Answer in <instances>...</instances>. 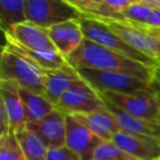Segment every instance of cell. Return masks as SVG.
Wrapping results in <instances>:
<instances>
[{
    "label": "cell",
    "mask_w": 160,
    "mask_h": 160,
    "mask_svg": "<svg viewBox=\"0 0 160 160\" xmlns=\"http://www.w3.org/2000/svg\"><path fill=\"white\" fill-rule=\"evenodd\" d=\"M67 62L76 69L90 68L105 71H118L135 76L151 83L156 77L157 66H148L105 48L87 38L66 58Z\"/></svg>",
    "instance_id": "1"
},
{
    "label": "cell",
    "mask_w": 160,
    "mask_h": 160,
    "mask_svg": "<svg viewBox=\"0 0 160 160\" xmlns=\"http://www.w3.org/2000/svg\"><path fill=\"white\" fill-rule=\"evenodd\" d=\"M46 71L31 58L3 44L0 56V79L44 96Z\"/></svg>",
    "instance_id": "2"
},
{
    "label": "cell",
    "mask_w": 160,
    "mask_h": 160,
    "mask_svg": "<svg viewBox=\"0 0 160 160\" xmlns=\"http://www.w3.org/2000/svg\"><path fill=\"white\" fill-rule=\"evenodd\" d=\"M79 23L81 25L85 38L87 40L92 41L110 51L126 56L131 59L137 60L142 64L148 65V66H157L156 60L128 45L101 21L82 16L79 19Z\"/></svg>",
    "instance_id": "3"
},
{
    "label": "cell",
    "mask_w": 160,
    "mask_h": 160,
    "mask_svg": "<svg viewBox=\"0 0 160 160\" xmlns=\"http://www.w3.org/2000/svg\"><path fill=\"white\" fill-rule=\"evenodd\" d=\"M25 12L28 22L46 30L82 17L69 0H25Z\"/></svg>",
    "instance_id": "4"
},
{
    "label": "cell",
    "mask_w": 160,
    "mask_h": 160,
    "mask_svg": "<svg viewBox=\"0 0 160 160\" xmlns=\"http://www.w3.org/2000/svg\"><path fill=\"white\" fill-rule=\"evenodd\" d=\"M80 77L91 86L97 92H114L133 94L149 88V83L135 76L118 71H105L98 69H77Z\"/></svg>",
    "instance_id": "5"
},
{
    "label": "cell",
    "mask_w": 160,
    "mask_h": 160,
    "mask_svg": "<svg viewBox=\"0 0 160 160\" xmlns=\"http://www.w3.org/2000/svg\"><path fill=\"white\" fill-rule=\"evenodd\" d=\"M97 20V19H96ZM107 24L123 41L153 60H160V32L133 24L127 21L99 20Z\"/></svg>",
    "instance_id": "6"
},
{
    "label": "cell",
    "mask_w": 160,
    "mask_h": 160,
    "mask_svg": "<svg viewBox=\"0 0 160 160\" xmlns=\"http://www.w3.org/2000/svg\"><path fill=\"white\" fill-rule=\"evenodd\" d=\"M104 107V101L100 94L82 78L73 83L56 104V109L62 112L65 115L92 113Z\"/></svg>",
    "instance_id": "7"
},
{
    "label": "cell",
    "mask_w": 160,
    "mask_h": 160,
    "mask_svg": "<svg viewBox=\"0 0 160 160\" xmlns=\"http://www.w3.org/2000/svg\"><path fill=\"white\" fill-rule=\"evenodd\" d=\"M104 100L109 101L129 115L145 120L160 118V111L155 94L150 88L140 90L133 94H122L114 92H98Z\"/></svg>",
    "instance_id": "8"
},
{
    "label": "cell",
    "mask_w": 160,
    "mask_h": 160,
    "mask_svg": "<svg viewBox=\"0 0 160 160\" xmlns=\"http://www.w3.org/2000/svg\"><path fill=\"white\" fill-rule=\"evenodd\" d=\"M103 140L80 124L73 116L66 115V145L81 160H92L96 149Z\"/></svg>",
    "instance_id": "9"
},
{
    "label": "cell",
    "mask_w": 160,
    "mask_h": 160,
    "mask_svg": "<svg viewBox=\"0 0 160 160\" xmlns=\"http://www.w3.org/2000/svg\"><path fill=\"white\" fill-rule=\"evenodd\" d=\"M25 127L36 134L48 149L66 145V115L59 110L55 109L45 118L28 123Z\"/></svg>",
    "instance_id": "10"
},
{
    "label": "cell",
    "mask_w": 160,
    "mask_h": 160,
    "mask_svg": "<svg viewBox=\"0 0 160 160\" xmlns=\"http://www.w3.org/2000/svg\"><path fill=\"white\" fill-rule=\"evenodd\" d=\"M103 101H104L105 107L113 114L114 118L116 120L120 132L131 134V135L160 139V118L145 120V118H136V116L129 115L126 112L120 110L114 104L110 103L109 101L104 100V99Z\"/></svg>",
    "instance_id": "11"
},
{
    "label": "cell",
    "mask_w": 160,
    "mask_h": 160,
    "mask_svg": "<svg viewBox=\"0 0 160 160\" xmlns=\"http://www.w3.org/2000/svg\"><path fill=\"white\" fill-rule=\"evenodd\" d=\"M112 142L136 160H160V139L118 132Z\"/></svg>",
    "instance_id": "12"
},
{
    "label": "cell",
    "mask_w": 160,
    "mask_h": 160,
    "mask_svg": "<svg viewBox=\"0 0 160 160\" xmlns=\"http://www.w3.org/2000/svg\"><path fill=\"white\" fill-rule=\"evenodd\" d=\"M5 36L32 51H57L49 38L47 30L31 22H25L12 28L8 33H5Z\"/></svg>",
    "instance_id": "13"
},
{
    "label": "cell",
    "mask_w": 160,
    "mask_h": 160,
    "mask_svg": "<svg viewBox=\"0 0 160 160\" xmlns=\"http://www.w3.org/2000/svg\"><path fill=\"white\" fill-rule=\"evenodd\" d=\"M47 32L56 49L65 58L72 54L85 40L79 19L55 25L51 29H47Z\"/></svg>",
    "instance_id": "14"
},
{
    "label": "cell",
    "mask_w": 160,
    "mask_h": 160,
    "mask_svg": "<svg viewBox=\"0 0 160 160\" xmlns=\"http://www.w3.org/2000/svg\"><path fill=\"white\" fill-rule=\"evenodd\" d=\"M46 85L44 97L56 107L62 94L75 82L81 80L78 70L67 62L64 67L57 70L46 71Z\"/></svg>",
    "instance_id": "15"
},
{
    "label": "cell",
    "mask_w": 160,
    "mask_h": 160,
    "mask_svg": "<svg viewBox=\"0 0 160 160\" xmlns=\"http://www.w3.org/2000/svg\"><path fill=\"white\" fill-rule=\"evenodd\" d=\"M71 116H73L80 124L87 127L103 142L112 140L113 136L120 132L116 120L107 107L92 113L76 114Z\"/></svg>",
    "instance_id": "16"
},
{
    "label": "cell",
    "mask_w": 160,
    "mask_h": 160,
    "mask_svg": "<svg viewBox=\"0 0 160 160\" xmlns=\"http://www.w3.org/2000/svg\"><path fill=\"white\" fill-rule=\"evenodd\" d=\"M0 99L1 104L9 116L11 129L13 132L25 127L24 111L20 96V87L9 80L0 79Z\"/></svg>",
    "instance_id": "17"
},
{
    "label": "cell",
    "mask_w": 160,
    "mask_h": 160,
    "mask_svg": "<svg viewBox=\"0 0 160 160\" xmlns=\"http://www.w3.org/2000/svg\"><path fill=\"white\" fill-rule=\"evenodd\" d=\"M5 45L16 49L17 52L23 54L27 57L31 58L38 66L42 67L45 71L57 70L67 64L66 58L57 51H32V49H28L19 45L18 43L12 41L8 36H5Z\"/></svg>",
    "instance_id": "18"
},
{
    "label": "cell",
    "mask_w": 160,
    "mask_h": 160,
    "mask_svg": "<svg viewBox=\"0 0 160 160\" xmlns=\"http://www.w3.org/2000/svg\"><path fill=\"white\" fill-rule=\"evenodd\" d=\"M20 96L27 124L45 118L56 109L55 105L49 102L43 94H38L20 88Z\"/></svg>",
    "instance_id": "19"
},
{
    "label": "cell",
    "mask_w": 160,
    "mask_h": 160,
    "mask_svg": "<svg viewBox=\"0 0 160 160\" xmlns=\"http://www.w3.org/2000/svg\"><path fill=\"white\" fill-rule=\"evenodd\" d=\"M25 22V0H0V28L3 34Z\"/></svg>",
    "instance_id": "20"
},
{
    "label": "cell",
    "mask_w": 160,
    "mask_h": 160,
    "mask_svg": "<svg viewBox=\"0 0 160 160\" xmlns=\"http://www.w3.org/2000/svg\"><path fill=\"white\" fill-rule=\"evenodd\" d=\"M27 160H46L48 148L33 132L23 127L14 132Z\"/></svg>",
    "instance_id": "21"
},
{
    "label": "cell",
    "mask_w": 160,
    "mask_h": 160,
    "mask_svg": "<svg viewBox=\"0 0 160 160\" xmlns=\"http://www.w3.org/2000/svg\"><path fill=\"white\" fill-rule=\"evenodd\" d=\"M152 12V8L148 6L145 0H134L131 6L123 11V17L129 23L145 27Z\"/></svg>",
    "instance_id": "22"
},
{
    "label": "cell",
    "mask_w": 160,
    "mask_h": 160,
    "mask_svg": "<svg viewBox=\"0 0 160 160\" xmlns=\"http://www.w3.org/2000/svg\"><path fill=\"white\" fill-rule=\"evenodd\" d=\"M0 160H27L13 131L0 137Z\"/></svg>",
    "instance_id": "23"
},
{
    "label": "cell",
    "mask_w": 160,
    "mask_h": 160,
    "mask_svg": "<svg viewBox=\"0 0 160 160\" xmlns=\"http://www.w3.org/2000/svg\"><path fill=\"white\" fill-rule=\"evenodd\" d=\"M92 160H136L128 153L123 151L112 140L102 142L96 149Z\"/></svg>",
    "instance_id": "24"
},
{
    "label": "cell",
    "mask_w": 160,
    "mask_h": 160,
    "mask_svg": "<svg viewBox=\"0 0 160 160\" xmlns=\"http://www.w3.org/2000/svg\"><path fill=\"white\" fill-rule=\"evenodd\" d=\"M145 2L152 8V12L144 28L151 31L160 32V5L158 0H145Z\"/></svg>",
    "instance_id": "25"
},
{
    "label": "cell",
    "mask_w": 160,
    "mask_h": 160,
    "mask_svg": "<svg viewBox=\"0 0 160 160\" xmlns=\"http://www.w3.org/2000/svg\"><path fill=\"white\" fill-rule=\"evenodd\" d=\"M46 160H81L79 156L76 155L66 146L59 148L48 149Z\"/></svg>",
    "instance_id": "26"
},
{
    "label": "cell",
    "mask_w": 160,
    "mask_h": 160,
    "mask_svg": "<svg viewBox=\"0 0 160 160\" xmlns=\"http://www.w3.org/2000/svg\"><path fill=\"white\" fill-rule=\"evenodd\" d=\"M149 88L152 90L153 94H155L156 101H157L158 108H159L160 111V72L158 70H156V77L149 85Z\"/></svg>",
    "instance_id": "27"
},
{
    "label": "cell",
    "mask_w": 160,
    "mask_h": 160,
    "mask_svg": "<svg viewBox=\"0 0 160 160\" xmlns=\"http://www.w3.org/2000/svg\"><path fill=\"white\" fill-rule=\"evenodd\" d=\"M157 70L160 72V65H158V64H157Z\"/></svg>",
    "instance_id": "28"
},
{
    "label": "cell",
    "mask_w": 160,
    "mask_h": 160,
    "mask_svg": "<svg viewBox=\"0 0 160 160\" xmlns=\"http://www.w3.org/2000/svg\"><path fill=\"white\" fill-rule=\"evenodd\" d=\"M157 64H158V65H160V60H157Z\"/></svg>",
    "instance_id": "29"
},
{
    "label": "cell",
    "mask_w": 160,
    "mask_h": 160,
    "mask_svg": "<svg viewBox=\"0 0 160 160\" xmlns=\"http://www.w3.org/2000/svg\"><path fill=\"white\" fill-rule=\"evenodd\" d=\"M158 2H159V5H160V0H158Z\"/></svg>",
    "instance_id": "30"
}]
</instances>
